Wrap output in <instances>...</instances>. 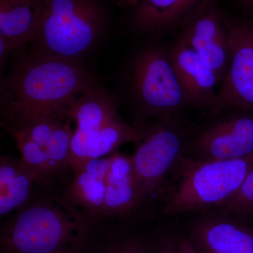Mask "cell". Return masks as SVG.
<instances>
[{
  "instance_id": "cell-1",
  "label": "cell",
  "mask_w": 253,
  "mask_h": 253,
  "mask_svg": "<svg viewBox=\"0 0 253 253\" xmlns=\"http://www.w3.org/2000/svg\"><path fill=\"white\" fill-rule=\"evenodd\" d=\"M96 85L79 60L38 51L16 66L8 83L3 121L37 114H68L77 96Z\"/></svg>"
},
{
  "instance_id": "cell-2",
  "label": "cell",
  "mask_w": 253,
  "mask_h": 253,
  "mask_svg": "<svg viewBox=\"0 0 253 253\" xmlns=\"http://www.w3.org/2000/svg\"><path fill=\"white\" fill-rule=\"evenodd\" d=\"M6 217L1 226L0 253H51L80 239L91 225L54 190H41Z\"/></svg>"
},
{
  "instance_id": "cell-3",
  "label": "cell",
  "mask_w": 253,
  "mask_h": 253,
  "mask_svg": "<svg viewBox=\"0 0 253 253\" xmlns=\"http://www.w3.org/2000/svg\"><path fill=\"white\" fill-rule=\"evenodd\" d=\"M253 168V154L224 161L183 156L162 196L163 215L212 212L237 192Z\"/></svg>"
},
{
  "instance_id": "cell-4",
  "label": "cell",
  "mask_w": 253,
  "mask_h": 253,
  "mask_svg": "<svg viewBox=\"0 0 253 253\" xmlns=\"http://www.w3.org/2000/svg\"><path fill=\"white\" fill-rule=\"evenodd\" d=\"M35 43L39 52L79 60L94 46L105 23L96 0H40Z\"/></svg>"
},
{
  "instance_id": "cell-5",
  "label": "cell",
  "mask_w": 253,
  "mask_h": 253,
  "mask_svg": "<svg viewBox=\"0 0 253 253\" xmlns=\"http://www.w3.org/2000/svg\"><path fill=\"white\" fill-rule=\"evenodd\" d=\"M134 126L141 131L142 138L131 157L149 206L156 198L162 196L196 131L181 116L139 121Z\"/></svg>"
},
{
  "instance_id": "cell-6",
  "label": "cell",
  "mask_w": 253,
  "mask_h": 253,
  "mask_svg": "<svg viewBox=\"0 0 253 253\" xmlns=\"http://www.w3.org/2000/svg\"><path fill=\"white\" fill-rule=\"evenodd\" d=\"M131 85L141 114L153 120L181 116L189 106L169 53L151 48L136 56Z\"/></svg>"
},
{
  "instance_id": "cell-7",
  "label": "cell",
  "mask_w": 253,
  "mask_h": 253,
  "mask_svg": "<svg viewBox=\"0 0 253 253\" xmlns=\"http://www.w3.org/2000/svg\"><path fill=\"white\" fill-rule=\"evenodd\" d=\"M228 28L230 64L208 111L211 115L229 109L253 113V24L228 21Z\"/></svg>"
},
{
  "instance_id": "cell-8",
  "label": "cell",
  "mask_w": 253,
  "mask_h": 253,
  "mask_svg": "<svg viewBox=\"0 0 253 253\" xmlns=\"http://www.w3.org/2000/svg\"><path fill=\"white\" fill-rule=\"evenodd\" d=\"M252 154L253 113H237L196 131L184 157L196 161H224Z\"/></svg>"
},
{
  "instance_id": "cell-9",
  "label": "cell",
  "mask_w": 253,
  "mask_h": 253,
  "mask_svg": "<svg viewBox=\"0 0 253 253\" xmlns=\"http://www.w3.org/2000/svg\"><path fill=\"white\" fill-rule=\"evenodd\" d=\"M185 234L199 253H253V227L217 212H203L190 220Z\"/></svg>"
},
{
  "instance_id": "cell-10",
  "label": "cell",
  "mask_w": 253,
  "mask_h": 253,
  "mask_svg": "<svg viewBox=\"0 0 253 253\" xmlns=\"http://www.w3.org/2000/svg\"><path fill=\"white\" fill-rule=\"evenodd\" d=\"M182 27L180 38L216 73L221 83L231 60L227 20L213 4L195 15Z\"/></svg>"
},
{
  "instance_id": "cell-11",
  "label": "cell",
  "mask_w": 253,
  "mask_h": 253,
  "mask_svg": "<svg viewBox=\"0 0 253 253\" xmlns=\"http://www.w3.org/2000/svg\"><path fill=\"white\" fill-rule=\"evenodd\" d=\"M111 156L90 160L73 172L65 185L61 198L68 207L90 224L102 221L104 216L106 173Z\"/></svg>"
},
{
  "instance_id": "cell-12",
  "label": "cell",
  "mask_w": 253,
  "mask_h": 253,
  "mask_svg": "<svg viewBox=\"0 0 253 253\" xmlns=\"http://www.w3.org/2000/svg\"><path fill=\"white\" fill-rule=\"evenodd\" d=\"M105 182L106 194L102 221L129 219L148 206L131 156L118 151L111 154Z\"/></svg>"
},
{
  "instance_id": "cell-13",
  "label": "cell",
  "mask_w": 253,
  "mask_h": 253,
  "mask_svg": "<svg viewBox=\"0 0 253 253\" xmlns=\"http://www.w3.org/2000/svg\"><path fill=\"white\" fill-rule=\"evenodd\" d=\"M168 53L189 106L208 109L221 83L216 73L180 37Z\"/></svg>"
},
{
  "instance_id": "cell-14",
  "label": "cell",
  "mask_w": 253,
  "mask_h": 253,
  "mask_svg": "<svg viewBox=\"0 0 253 253\" xmlns=\"http://www.w3.org/2000/svg\"><path fill=\"white\" fill-rule=\"evenodd\" d=\"M141 131L120 117L93 132L74 131L71 141L69 165L73 172L90 160L106 157L121 145L139 143Z\"/></svg>"
},
{
  "instance_id": "cell-15",
  "label": "cell",
  "mask_w": 253,
  "mask_h": 253,
  "mask_svg": "<svg viewBox=\"0 0 253 253\" xmlns=\"http://www.w3.org/2000/svg\"><path fill=\"white\" fill-rule=\"evenodd\" d=\"M217 0H141L134 8L133 26L158 33L184 26L195 15Z\"/></svg>"
},
{
  "instance_id": "cell-16",
  "label": "cell",
  "mask_w": 253,
  "mask_h": 253,
  "mask_svg": "<svg viewBox=\"0 0 253 253\" xmlns=\"http://www.w3.org/2000/svg\"><path fill=\"white\" fill-rule=\"evenodd\" d=\"M130 219H107L91 224L82 253H149L150 235L129 227Z\"/></svg>"
},
{
  "instance_id": "cell-17",
  "label": "cell",
  "mask_w": 253,
  "mask_h": 253,
  "mask_svg": "<svg viewBox=\"0 0 253 253\" xmlns=\"http://www.w3.org/2000/svg\"><path fill=\"white\" fill-rule=\"evenodd\" d=\"M40 16V0H0V37L11 51L34 41Z\"/></svg>"
},
{
  "instance_id": "cell-18",
  "label": "cell",
  "mask_w": 253,
  "mask_h": 253,
  "mask_svg": "<svg viewBox=\"0 0 253 253\" xmlns=\"http://www.w3.org/2000/svg\"><path fill=\"white\" fill-rule=\"evenodd\" d=\"M68 116L76 123V130L82 132L99 130L120 118L116 101L96 85L73 100Z\"/></svg>"
},
{
  "instance_id": "cell-19",
  "label": "cell",
  "mask_w": 253,
  "mask_h": 253,
  "mask_svg": "<svg viewBox=\"0 0 253 253\" xmlns=\"http://www.w3.org/2000/svg\"><path fill=\"white\" fill-rule=\"evenodd\" d=\"M13 136L21 151V161L36 176L40 189L54 190L63 179L53 166L45 148L22 136Z\"/></svg>"
},
{
  "instance_id": "cell-20",
  "label": "cell",
  "mask_w": 253,
  "mask_h": 253,
  "mask_svg": "<svg viewBox=\"0 0 253 253\" xmlns=\"http://www.w3.org/2000/svg\"><path fill=\"white\" fill-rule=\"evenodd\" d=\"M40 189L36 176L24 164L17 176L0 191V217H8L21 209L36 197Z\"/></svg>"
},
{
  "instance_id": "cell-21",
  "label": "cell",
  "mask_w": 253,
  "mask_h": 253,
  "mask_svg": "<svg viewBox=\"0 0 253 253\" xmlns=\"http://www.w3.org/2000/svg\"><path fill=\"white\" fill-rule=\"evenodd\" d=\"M70 121L57 129L45 146L46 153L53 166L61 177H66L68 172H73L70 167L71 141L74 131L71 129Z\"/></svg>"
},
{
  "instance_id": "cell-22",
  "label": "cell",
  "mask_w": 253,
  "mask_h": 253,
  "mask_svg": "<svg viewBox=\"0 0 253 253\" xmlns=\"http://www.w3.org/2000/svg\"><path fill=\"white\" fill-rule=\"evenodd\" d=\"M217 211L213 212L230 216L248 223L253 221V168L237 192Z\"/></svg>"
},
{
  "instance_id": "cell-23",
  "label": "cell",
  "mask_w": 253,
  "mask_h": 253,
  "mask_svg": "<svg viewBox=\"0 0 253 253\" xmlns=\"http://www.w3.org/2000/svg\"><path fill=\"white\" fill-rule=\"evenodd\" d=\"M149 253H177V235L169 230L150 234Z\"/></svg>"
},
{
  "instance_id": "cell-24",
  "label": "cell",
  "mask_w": 253,
  "mask_h": 253,
  "mask_svg": "<svg viewBox=\"0 0 253 253\" xmlns=\"http://www.w3.org/2000/svg\"><path fill=\"white\" fill-rule=\"evenodd\" d=\"M23 167L21 158L1 156L0 158V191H3L17 176Z\"/></svg>"
},
{
  "instance_id": "cell-25",
  "label": "cell",
  "mask_w": 253,
  "mask_h": 253,
  "mask_svg": "<svg viewBox=\"0 0 253 253\" xmlns=\"http://www.w3.org/2000/svg\"><path fill=\"white\" fill-rule=\"evenodd\" d=\"M90 227V226H89ZM86 231L84 235L82 236L80 239L76 240V241L72 243V244L68 245L65 246L62 249L58 250V251H54L51 253H82L83 249V245H84V239H85L86 233L88 230Z\"/></svg>"
},
{
  "instance_id": "cell-26",
  "label": "cell",
  "mask_w": 253,
  "mask_h": 253,
  "mask_svg": "<svg viewBox=\"0 0 253 253\" xmlns=\"http://www.w3.org/2000/svg\"><path fill=\"white\" fill-rule=\"evenodd\" d=\"M177 253H199L190 242L185 232L177 235Z\"/></svg>"
},
{
  "instance_id": "cell-27",
  "label": "cell",
  "mask_w": 253,
  "mask_h": 253,
  "mask_svg": "<svg viewBox=\"0 0 253 253\" xmlns=\"http://www.w3.org/2000/svg\"><path fill=\"white\" fill-rule=\"evenodd\" d=\"M118 1L122 4L135 8L141 2V0H118Z\"/></svg>"
},
{
  "instance_id": "cell-28",
  "label": "cell",
  "mask_w": 253,
  "mask_h": 253,
  "mask_svg": "<svg viewBox=\"0 0 253 253\" xmlns=\"http://www.w3.org/2000/svg\"><path fill=\"white\" fill-rule=\"evenodd\" d=\"M241 4L244 5V7L246 8L250 13L253 14V0H240Z\"/></svg>"
}]
</instances>
